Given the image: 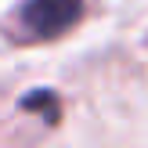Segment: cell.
I'll return each instance as SVG.
<instances>
[{
  "mask_svg": "<svg viewBox=\"0 0 148 148\" xmlns=\"http://www.w3.org/2000/svg\"><path fill=\"white\" fill-rule=\"evenodd\" d=\"M79 18V0H25L22 25L36 40H54Z\"/></svg>",
  "mask_w": 148,
  "mask_h": 148,
  "instance_id": "cell-1",
  "label": "cell"
}]
</instances>
